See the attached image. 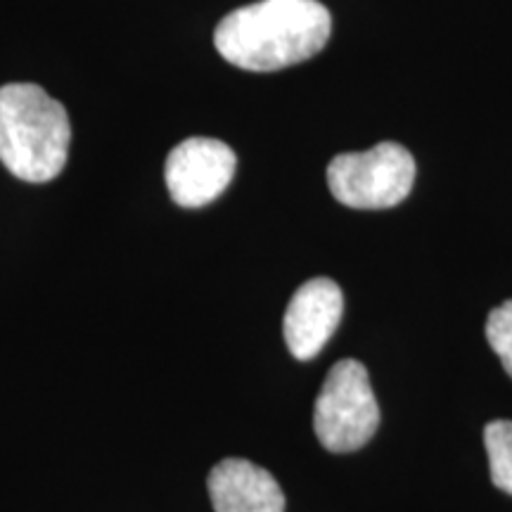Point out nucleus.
<instances>
[{"mask_svg":"<svg viewBox=\"0 0 512 512\" xmlns=\"http://www.w3.org/2000/svg\"><path fill=\"white\" fill-rule=\"evenodd\" d=\"M330 31V10L318 0H259L221 19L214 46L245 72H278L318 55Z\"/></svg>","mask_w":512,"mask_h":512,"instance_id":"obj_1","label":"nucleus"},{"mask_svg":"<svg viewBox=\"0 0 512 512\" xmlns=\"http://www.w3.org/2000/svg\"><path fill=\"white\" fill-rule=\"evenodd\" d=\"M72 145V124L60 100L36 83L0 88V162L27 183L62 174Z\"/></svg>","mask_w":512,"mask_h":512,"instance_id":"obj_2","label":"nucleus"},{"mask_svg":"<svg viewBox=\"0 0 512 512\" xmlns=\"http://www.w3.org/2000/svg\"><path fill=\"white\" fill-rule=\"evenodd\" d=\"M380 427V406L366 366L344 358L330 368L313 408V430L330 453L358 451Z\"/></svg>","mask_w":512,"mask_h":512,"instance_id":"obj_3","label":"nucleus"},{"mask_svg":"<svg viewBox=\"0 0 512 512\" xmlns=\"http://www.w3.org/2000/svg\"><path fill=\"white\" fill-rule=\"evenodd\" d=\"M415 159L399 143L337 155L328 166L332 197L351 209H389L411 195Z\"/></svg>","mask_w":512,"mask_h":512,"instance_id":"obj_4","label":"nucleus"},{"mask_svg":"<svg viewBox=\"0 0 512 512\" xmlns=\"http://www.w3.org/2000/svg\"><path fill=\"white\" fill-rule=\"evenodd\" d=\"M238 157L216 138H188L166 157V188L178 207L200 209L221 197L233 181Z\"/></svg>","mask_w":512,"mask_h":512,"instance_id":"obj_5","label":"nucleus"},{"mask_svg":"<svg viewBox=\"0 0 512 512\" xmlns=\"http://www.w3.org/2000/svg\"><path fill=\"white\" fill-rule=\"evenodd\" d=\"M344 316V294L330 278H313L294 292L283 318L287 349L299 361H311L325 349Z\"/></svg>","mask_w":512,"mask_h":512,"instance_id":"obj_6","label":"nucleus"},{"mask_svg":"<svg viewBox=\"0 0 512 512\" xmlns=\"http://www.w3.org/2000/svg\"><path fill=\"white\" fill-rule=\"evenodd\" d=\"M216 512H285V494L271 472L245 458H226L209 472Z\"/></svg>","mask_w":512,"mask_h":512,"instance_id":"obj_7","label":"nucleus"},{"mask_svg":"<svg viewBox=\"0 0 512 512\" xmlns=\"http://www.w3.org/2000/svg\"><path fill=\"white\" fill-rule=\"evenodd\" d=\"M491 482L512 496V420H494L484 427Z\"/></svg>","mask_w":512,"mask_h":512,"instance_id":"obj_8","label":"nucleus"},{"mask_svg":"<svg viewBox=\"0 0 512 512\" xmlns=\"http://www.w3.org/2000/svg\"><path fill=\"white\" fill-rule=\"evenodd\" d=\"M486 339H489V347L501 358L505 373L512 377V299L489 313Z\"/></svg>","mask_w":512,"mask_h":512,"instance_id":"obj_9","label":"nucleus"}]
</instances>
